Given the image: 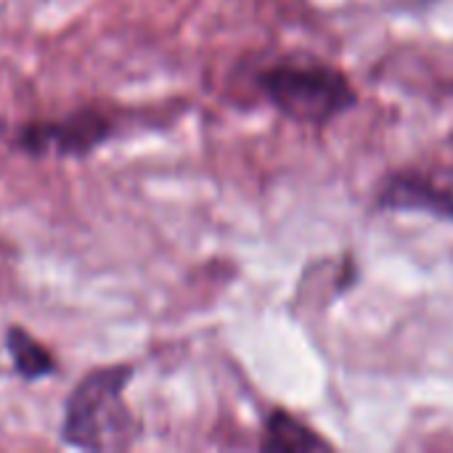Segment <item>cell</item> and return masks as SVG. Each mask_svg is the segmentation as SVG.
<instances>
[{
  "label": "cell",
  "instance_id": "cell-1",
  "mask_svg": "<svg viewBox=\"0 0 453 453\" xmlns=\"http://www.w3.org/2000/svg\"><path fill=\"white\" fill-rule=\"evenodd\" d=\"M257 96L284 119L324 130L361 104L353 80L332 61L311 53H284L255 69Z\"/></svg>",
  "mask_w": 453,
  "mask_h": 453
},
{
  "label": "cell",
  "instance_id": "cell-2",
  "mask_svg": "<svg viewBox=\"0 0 453 453\" xmlns=\"http://www.w3.org/2000/svg\"><path fill=\"white\" fill-rule=\"evenodd\" d=\"M133 380L130 366H106L90 372L66 398L61 438L82 451H119L135 438V422L125 403V388Z\"/></svg>",
  "mask_w": 453,
  "mask_h": 453
},
{
  "label": "cell",
  "instance_id": "cell-3",
  "mask_svg": "<svg viewBox=\"0 0 453 453\" xmlns=\"http://www.w3.org/2000/svg\"><path fill=\"white\" fill-rule=\"evenodd\" d=\"M374 212H417L453 223V165H409L380 178L372 194Z\"/></svg>",
  "mask_w": 453,
  "mask_h": 453
},
{
  "label": "cell",
  "instance_id": "cell-4",
  "mask_svg": "<svg viewBox=\"0 0 453 453\" xmlns=\"http://www.w3.org/2000/svg\"><path fill=\"white\" fill-rule=\"evenodd\" d=\"M109 122L101 114L80 111L64 122H35L21 130V146L32 154H88L109 138Z\"/></svg>",
  "mask_w": 453,
  "mask_h": 453
},
{
  "label": "cell",
  "instance_id": "cell-5",
  "mask_svg": "<svg viewBox=\"0 0 453 453\" xmlns=\"http://www.w3.org/2000/svg\"><path fill=\"white\" fill-rule=\"evenodd\" d=\"M260 449L271 453H311V451H334V443L326 441L319 430H313L305 419L295 417L287 409L268 411L263 422V438Z\"/></svg>",
  "mask_w": 453,
  "mask_h": 453
},
{
  "label": "cell",
  "instance_id": "cell-6",
  "mask_svg": "<svg viewBox=\"0 0 453 453\" xmlns=\"http://www.w3.org/2000/svg\"><path fill=\"white\" fill-rule=\"evenodd\" d=\"M8 356L13 361V369L24 380H42L56 372V358L21 326H11L5 334Z\"/></svg>",
  "mask_w": 453,
  "mask_h": 453
},
{
  "label": "cell",
  "instance_id": "cell-7",
  "mask_svg": "<svg viewBox=\"0 0 453 453\" xmlns=\"http://www.w3.org/2000/svg\"><path fill=\"white\" fill-rule=\"evenodd\" d=\"M0 127H3V125H0Z\"/></svg>",
  "mask_w": 453,
  "mask_h": 453
}]
</instances>
